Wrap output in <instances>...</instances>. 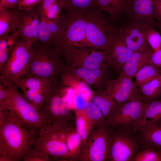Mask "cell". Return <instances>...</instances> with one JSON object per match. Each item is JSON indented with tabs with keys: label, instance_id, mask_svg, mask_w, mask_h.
<instances>
[{
	"label": "cell",
	"instance_id": "cell-38",
	"mask_svg": "<svg viewBox=\"0 0 161 161\" xmlns=\"http://www.w3.org/2000/svg\"><path fill=\"white\" fill-rule=\"evenodd\" d=\"M9 98V93L7 87L0 83V109H7Z\"/></svg>",
	"mask_w": 161,
	"mask_h": 161
},
{
	"label": "cell",
	"instance_id": "cell-31",
	"mask_svg": "<svg viewBox=\"0 0 161 161\" xmlns=\"http://www.w3.org/2000/svg\"><path fill=\"white\" fill-rule=\"evenodd\" d=\"M67 11L86 12L96 7L95 0H60Z\"/></svg>",
	"mask_w": 161,
	"mask_h": 161
},
{
	"label": "cell",
	"instance_id": "cell-34",
	"mask_svg": "<svg viewBox=\"0 0 161 161\" xmlns=\"http://www.w3.org/2000/svg\"><path fill=\"white\" fill-rule=\"evenodd\" d=\"M161 150L148 148L139 152L134 157L132 161H160Z\"/></svg>",
	"mask_w": 161,
	"mask_h": 161
},
{
	"label": "cell",
	"instance_id": "cell-23",
	"mask_svg": "<svg viewBox=\"0 0 161 161\" xmlns=\"http://www.w3.org/2000/svg\"><path fill=\"white\" fill-rule=\"evenodd\" d=\"M136 132H139V141L145 148L161 150V122L149 126Z\"/></svg>",
	"mask_w": 161,
	"mask_h": 161
},
{
	"label": "cell",
	"instance_id": "cell-5",
	"mask_svg": "<svg viewBox=\"0 0 161 161\" xmlns=\"http://www.w3.org/2000/svg\"><path fill=\"white\" fill-rule=\"evenodd\" d=\"M103 13L96 7L86 11L85 46L107 53L113 35L118 28Z\"/></svg>",
	"mask_w": 161,
	"mask_h": 161
},
{
	"label": "cell",
	"instance_id": "cell-20",
	"mask_svg": "<svg viewBox=\"0 0 161 161\" xmlns=\"http://www.w3.org/2000/svg\"><path fill=\"white\" fill-rule=\"evenodd\" d=\"M90 100L100 109L106 122L113 116L120 105L105 89L92 90Z\"/></svg>",
	"mask_w": 161,
	"mask_h": 161
},
{
	"label": "cell",
	"instance_id": "cell-32",
	"mask_svg": "<svg viewBox=\"0 0 161 161\" xmlns=\"http://www.w3.org/2000/svg\"><path fill=\"white\" fill-rule=\"evenodd\" d=\"M142 30L145 39L153 52L161 49V35L151 26H143Z\"/></svg>",
	"mask_w": 161,
	"mask_h": 161
},
{
	"label": "cell",
	"instance_id": "cell-30",
	"mask_svg": "<svg viewBox=\"0 0 161 161\" xmlns=\"http://www.w3.org/2000/svg\"><path fill=\"white\" fill-rule=\"evenodd\" d=\"M83 110L92 123L94 127L106 124L105 119L101 112L91 100L87 102Z\"/></svg>",
	"mask_w": 161,
	"mask_h": 161
},
{
	"label": "cell",
	"instance_id": "cell-40",
	"mask_svg": "<svg viewBox=\"0 0 161 161\" xmlns=\"http://www.w3.org/2000/svg\"><path fill=\"white\" fill-rule=\"evenodd\" d=\"M147 63L161 68V49L153 52Z\"/></svg>",
	"mask_w": 161,
	"mask_h": 161
},
{
	"label": "cell",
	"instance_id": "cell-22",
	"mask_svg": "<svg viewBox=\"0 0 161 161\" xmlns=\"http://www.w3.org/2000/svg\"><path fill=\"white\" fill-rule=\"evenodd\" d=\"M153 52L151 50L134 52L118 72L119 75L133 79L138 70L147 63Z\"/></svg>",
	"mask_w": 161,
	"mask_h": 161
},
{
	"label": "cell",
	"instance_id": "cell-44",
	"mask_svg": "<svg viewBox=\"0 0 161 161\" xmlns=\"http://www.w3.org/2000/svg\"><path fill=\"white\" fill-rule=\"evenodd\" d=\"M154 27L158 29L161 32V22H158L155 21Z\"/></svg>",
	"mask_w": 161,
	"mask_h": 161
},
{
	"label": "cell",
	"instance_id": "cell-14",
	"mask_svg": "<svg viewBox=\"0 0 161 161\" xmlns=\"http://www.w3.org/2000/svg\"><path fill=\"white\" fill-rule=\"evenodd\" d=\"M105 89L119 104L131 101L140 95L139 86L133 79L121 75L116 79H110Z\"/></svg>",
	"mask_w": 161,
	"mask_h": 161
},
{
	"label": "cell",
	"instance_id": "cell-10",
	"mask_svg": "<svg viewBox=\"0 0 161 161\" xmlns=\"http://www.w3.org/2000/svg\"><path fill=\"white\" fill-rule=\"evenodd\" d=\"M107 55L105 51L83 46L67 50L62 59L64 64L74 67L89 69L109 68Z\"/></svg>",
	"mask_w": 161,
	"mask_h": 161
},
{
	"label": "cell",
	"instance_id": "cell-1",
	"mask_svg": "<svg viewBox=\"0 0 161 161\" xmlns=\"http://www.w3.org/2000/svg\"><path fill=\"white\" fill-rule=\"evenodd\" d=\"M75 122L50 124L39 133L33 147L43 151L51 161H77L82 148Z\"/></svg>",
	"mask_w": 161,
	"mask_h": 161
},
{
	"label": "cell",
	"instance_id": "cell-26",
	"mask_svg": "<svg viewBox=\"0 0 161 161\" xmlns=\"http://www.w3.org/2000/svg\"><path fill=\"white\" fill-rule=\"evenodd\" d=\"M60 80L62 84L73 89L75 94L83 95L88 100H90L92 91L90 87L85 83L75 78L69 73L61 72Z\"/></svg>",
	"mask_w": 161,
	"mask_h": 161
},
{
	"label": "cell",
	"instance_id": "cell-6",
	"mask_svg": "<svg viewBox=\"0 0 161 161\" xmlns=\"http://www.w3.org/2000/svg\"><path fill=\"white\" fill-rule=\"evenodd\" d=\"M34 43L19 38L11 49L0 73V83L5 86L13 84L28 70L32 56Z\"/></svg>",
	"mask_w": 161,
	"mask_h": 161
},
{
	"label": "cell",
	"instance_id": "cell-4",
	"mask_svg": "<svg viewBox=\"0 0 161 161\" xmlns=\"http://www.w3.org/2000/svg\"><path fill=\"white\" fill-rule=\"evenodd\" d=\"M86 12L67 11L64 24L50 47L61 59L67 50L74 47L85 46Z\"/></svg>",
	"mask_w": 161,
	"mask_h": 161
},
{
	"label": "cell",
	"instance_id": "cell-39",
	"mask_svg": "<svg viewBox=\"0 0 161 161\" xmlns=\"http://www.w3.org/2000/svg\"><path fill=\"white\" fill-rule=\"evenodd\" d=\"M88 100L83 95L75 94L73 101L74 110L75 109H82L83 108Z\"/></svg>",
	"mask_w": 161,
	"mask_h": 161
},
{
	"label": "cell",
	"instance_id": "cell-27",
	"mask_svg": "<svg viewBox=\"0 0 161 161\" xmlns=\"http://www.w3.org/2000/svg\"><path fill=\"white\" fill-rule=\"evenodd\" d=\"M139 94L146 101L161 98V80L160 75L139 86Z\"/></svg>",
	"mask_w": 161,
	"mask_h": 161
},
{
	"label": "cell",
	"instance_id": "cell-45",
	"mask_svg": "<svg viewBox=\"0 0 161 161\" xmlns=\"http://www.w3.org/2000/svg\"><path fill=\"white\" fill-rule=\"evenodd\" d=\"M160 79H161V73H160Z\"/></svg>",
	"mask_w": 161,
	"mask_h": 161
},
{
	"label": "cell",
	"instance_id": "cell-18",
	"mask_svg": "<svg viewBox=\"0 0 161 161\" xmlns=\"http://www.w3.org/2000/svg\"><path fill=\"white\" fill-rule=\"evenodd\" d=\"M25 12L18 8L0 7V38L15 32L23 23Z\"/></svg>",
	"mask_w": 161,
	"mask_h": 161
},
{
	"label": "cell",
	"instance_id": "cell-43",
	"mask_svg": "<svg viewBox=\"0 0 161 161\" xmlns=\"http://www.w3.org/2000/svg\"><path fill=\"white\" fill-rule=\"evenodd\" d=\"M19 0H0V7L5 9L17 8Z\"/></svg>",
	"mask_w": 161,
	"mask_h": 161
},
{
	"label": "cell",
	"instance_id": "cell-29",
	"mask_svg": "<svg viewBox=\"0 0 161 161\" xmlns=\"http://www.w3.org/2000/svg\"><path fill=\"white\" fill-rule=\"evenodd\" d=\"M161 72V68L147 63L136 74L135 81L139 86L160 75Z\"/></svg>",
	"mask_w": 161,
	"mask_h": 161
},
{
	"label": "cell",
	"instance_id": "cell-2",
	"mask_svg": "<svg viewBox=\"0 0 161 161\" xmlns=\"http://www.w3.org/2000/svg\"><path fill=\"white\" fill-rule=\"evenodd\" d=\"M38 133L20 125L0 110V161H21Z\"/></svg>",
	"mask_w": 161,
	"mask_h": 161
},
{
	"label": "cell",
	"instance_id": "cell-15",
	"mask_svg": "<svg viewBox=\"0 0 161 161\" xmlns=\"http://www.w3.org/2000/svg\"><path fill=\"white\" fill-rule=\"evenodd\" d=\"M133 52L127 46L123 33L118 28L113 35L107 53V63L109 67L118 72Z\"/></svg>",
	"mask_w": 161,
	"mask_h": 161
},
{
	"label": "cell",
	"instance_id": "cell-37",
	"mask_svg": "<svg viewBox=\"0 0 161 161\" xmlns=\"http://www.w3.org/2000/svg\"><path fill=\"white\" fill-rule=\"evenodd\" d=\"M42 0H19L18 8L27 12L35 9Z\"/></svg>",
	"mask_w": 161,
	"mask_h": 161
},
{
	"label": "cell",
	"instance_id": "cell-33",
	"mask_svg": "<svg viewBox=\"0 0 161 161\" xmlns=\"http://www.w3.org/2000/svg\"><path fill=\"white\" fill-rule=\"evenodd\" d=\"M36 10L40 19L39 41L43 44L50 47L52 42L53 39L48 25V19L41 12Z\"/></svg>",
	"mask_w": 161,
	"mask_h": 161
},
{
	"label": "cell",
	"instance_id": "cell-7",
	"mask_svg": "<svg viewBox=\"0 0 161 161\" xmlns=\"http://www.w3.org/2000/svg\"><path fill=\"white\" fill-rule=\"evenodd\" d=\"M33 46V54L28 70L22 78L38 76L54 80L59 78L64 63L61 58L50 47L39 41Z\"/></svg>",
	"mask_w": 161,
	"mask_h": 161
},
{
	"label": "cell",
	"instance_id": "cell-41",
	"mask_svg": "<svg viewBox=\"0 0 161 161\" xmlns=\"http://www.w3.org/2000/svg\"><path fill=\"white\" fill-rule=\"evenodd\" d=\"M20 30L19 29L15 32L5 36L6 41L10 52L13 47L20 38Z\"/></svg>",
	"mask_w": 161,
	"mask_h": 161
},
{
	"label": "cell",
	"instance_id": "cell-3",
	"mask_svg": "<svg viewBox=\"0 0 161 161\" xmlns=\"http://www.w3.org/2000/svg\"><path fill=\"white\" fill-rule=\"evenodd\" d=\"M9 98L7 114L20 125L39 133L50 124L44 120L40 111L18 90L14 85L6 86Z\"/></svg>",
	"mask_w": 161,
	"mask_h": 161
},
{
	"label": "cell",
	"instance_id": "cell-12",
	"mask_svg": "<svg viewBox=\"0 0 161 161\" xmlns=\"http://www.w3.org/2000/svg\"><path fill=\"white\" fill-rule=\"evenodd\" d=\"M109 127L112 141L107 161H132L139 149V141L133 134L134 133Z\"/></svg>",
	"mask_w": 161,
	"mask_h": 161
},
{
	"label": "cell",
	"instance_id": "cell-11",
	"mask_svg": "<svg viewBox=\"0 0 161 161\" xmlns=\"http://www.w3.org/2000/svg\"><path fill=\"white\" fill-rule=\"evenodd\" d=\"M148 102L140 95L133 100L120 104L115 113L106 121L107 126L112 128L132 131Z\"/></svg>",
	"mask_w": 161,
	"mask_h": 161
},
{
	"label": "cell",
	"instance_id": "cell-13",
	"mask_svg": "<svg viewBox=\"0 0 161 161\" xmlns=\"http://www.w3.org/2000/svg\"><path fill=\"white\" fill-rule=\"evenodd\" d=\"M108 68L89 69L76 68L64 63L61 67V72H67L95 90L105 89L107 82L111 79Z\"/></svg>",
	"mask_w": 161,
	"mask_h": 161
},
{
	"label": "cell",
	"instance_id": "cell-21",
	"mask_svg": "<svg viewBox=\"0 0 161 161\" xmlns=\"http://www.w3.org/2000/svg\"><path fill=\"white\" fill-rule=\"evenodd\" d=\"M161 122V98L148 101L147 106L132 131H138L149 126Z\"/></svg>",
	"mask_w": 161,
	"mask_h": 161
},
{
	"label": "cell",
	"instance_id": "cell-25",
	"mask_svg": "<svg viewBox=\"0 0 161 161\" xmlns=\"http://www.w3.org/2000/svg\"><path fill=\"white\" fill-rule=\"evenodd\" d=\"M55 80L38 76H31L20 78L15 81L13 85L17 88L20 89L23 92L27 90L38 92L50 87Z\"/></svg>",
	"mask_w": 161,
	"mask_h": 161
},
{
	"label": "cell",
	"instance_id": "cell-46",
	"mask_svg": "<svg viewBox=\"0 0 161 161\" xmlns=\"http://www.w3.org/2000/svg\"><path fill=\"white\" fill-rule=\"evenodd\" d=\"M160 161H161V160H160Z\"/></svg>",
	"mask_w": 161,
	"mask_h": 161
},
{
	"label": "cell",
	"instance_id": "cell-24",
	"mask_svg": "<svg viewBox=\"0 0 161 161\" xmlns=\"http://www.w3.org/2000/svg\"><path fill=\"white\" fill-rule=\"evenodd\" d=\"M129 0H95L96 7L109 14L112 19H119L125 14Z\"/></svg>",
	"mask_w": 161,
	"mask_h": 161
},
{
	"label": "cell",
	"instance_id": "cell-8",
	"mask_svg": "<svg viewBox=\"0 0 161 161\" xmlns=\"http://www.w3.org/2000/svg\"><path fill=\"white\" fill-rule=\"evenodd\" d=\"M62 84L56 80L49 90L46 102L39 111L49 124L75 122L74 111L63 93Z\"/></svg>",
	"mask_w": 161,
	"mask_h": 161
},
{
	"label": "cell",
	"instance_id": "cell-35",
	"mask_svg": "<svg viewBox=\"0 0 161 161\" xmlns=\"http://www.w3.org/2000/svg\"><path fill=\"white\" fill-rule=\"evenodd\" d=\"M23 161H51V160L43 151L32 147L26 155Z\"/></svg>",
	"mask_w": 161,
	"mask_h": 161
},
{
	"label": "cell",
	"instance_id": "cell-36",
	"mask_svg": "<svg viewBox=\"0 0 161 161\" xmlns=\"http://www.w3.org/2000/svg\"><path fill=\"white\" fill-rule=\"evenodd\" d=\"M10 53L6 36L0 38V73L7 60Z\"/></svg>",
	"mask_w": 161,
	"mask_h": 161
},
{
	"label": "cell",
	"instance_id": "cell-42",
	"mask_svg": "<svg viewBox=\"0 0 161 161\" xmlns=\"http://www.w3.org/2000/svg\"><path fill=\"white\" fill-rule=\"evenodd\" d=\"M153 17L156 21L161 22V0H153Z\"/></svg>",
	"mask_w": 161,
	"mask_h": 161
},
{
	"label": "cell",
	"instance_id": "cell-28",
	"mask_svg": "<svg viewBox=\"0 0 161 161\" xmlns=\"http://www.w3.org/2000/svg\"><path fill=\"white\" fill-rule=\"evenodd\" d=\"M74 111L75 127L81 139L82 147L94 126L86 115L83 109H75Z\"/></svg>",
	"mask_w": 161,
	"mask_h": 161
},
{
	"label": "cell",
	"instance_id": "cell-16",
	"mask_svg": "<svg viewBox=\"0 0 161 161\" xmlns=\"http://www.w3.org/2000/svg\"><path fill=\"white\" fill-rule=\"evenodd\" d=\"M153 0H129L125 16L129 22L154 27Z\"/></svg>",
	"mask_w": 161,
	"mask_h": 161
},
{
	"label": "cell",
	"instance_id": "cell-17",
	"mask_svg": "<svg viewBox=\"0 0 161 161\" xmlns=\"http://www.w3.org/2000/svg\"><path fill=\"white\" fill-rule=\"evenodd\" d=\"M142 26L138 24L129 22L119 28L124 36L127 46L134 52L153 51L145 37Z\"/></svg>",
	"mask_w": 161,
	"mask_h": 161
},
{
	"label": "cell",
	"instance_id": "cell-19",
	"mask_svg": "<svg viewBox=\"0 0 161 161\" xmlns=\"http://www.w3.org/2000/svg\"><path fill=\"white\" fill-rule=\"evenodd\" d=\"M40 19L35 8L25 12L22 24L19 29L20 38L33 43L39 41Z\"/></svg>",
	"mask_w": 161,
	"mask_h": 161
},
{
	"label": "cell",
	"instance_id": "cell-9",
	"mask_svg": "<svg viewBox=\"0 0 161 161\" xmlns=\"http://www.w3.org/2000/svg\"><path fill=\"white\" fill-rule=\"evenodd\" d=\"M112 141L106 124L94 127L82 147L78 161H106Z\"/></svg>",
	"mask_w": 161,
	"mask_h": 161
}]
</instances>
